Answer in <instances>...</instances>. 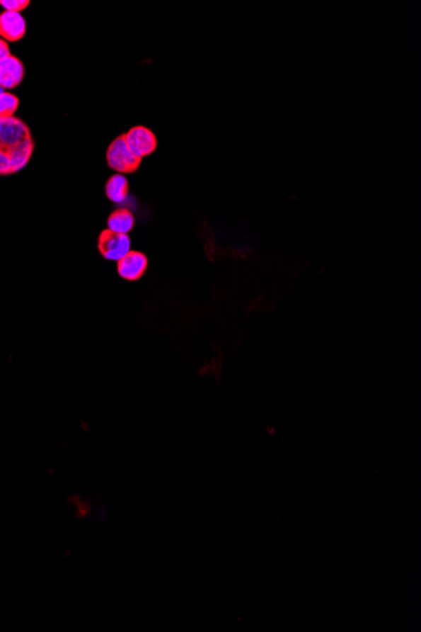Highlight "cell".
I'll return each mask as SVG.
<instances>
[{"label": "cell", "instance_id": "10", "mask_svg": "<svg viewBox=\"0 0 421 632\" xmlns=\"http://www.w3.org/2000/svg\"><path fill=\"white\" fill-rule=\"evenodd\" d=\"M19 106V98L11 92L0 94V118H12Z\"/></svg>", "mask_w": 421, "mask_h": 632}, {"label": "cell", "instance_id": "1", "mask_svg": "<svg viewBox=\"0 0 421 632\" xmlns=\"http://www.w3.org/2000/svg\"><path fill=\"white\" fill-rule=\"evenodd\" d=\"M35 142L28 125L16 116L0 118V176L21 172L30 161Z\"/></svg>", "mask_w": 421, "mask_h": 632}, {"label": "cell", "instance_id": "7", "mask_svg": "<svg viewBox=\"0 0 421 632\" xmlns=\"http://www.w3.org/2000/svg\"><path fill=\"white\" fill-rule=\"evenodd\" d=\"M23 77V64L19 61V58L11 55L6 60L0 61V86L4 90H11L21 85Z\"/></svg>", "mask_w": 421, "mask_h": 632}, {"label": "cell", "instance_id": "2", "mask_svg": "<svg viewBox=\"0 0 421 632\" xmlns=\"http://www.w3.org/2000/svg\"><path fill=\"white\" fill-rule=\"evenodd\" d=\"M106 159H108L109 167L120 174L137 171L140 166V161H142L132 153V150L129 149V147L125 143L124 135L116 138L113 143L110 144L109 149L106 153Z\"/></svg>", "mask_w": 421, "mask_h": 632}, {"label": "cell", "instance_id": "6", "mask_svg": "<svg viewBox=\"0 0 421 632\" xmlns=\"http://www.w3.org/2000/svg\"><path fill=\"white\" fill-rule=\"evenodd\" d=\"M25 19L21 13L3 12L0 14V37L8 42H17L25 35Z\"/></svg>", "mask_w": 421, "mask_h": 632}, {"label": "cell", "instance_id": "3", "mask_svg": "<svg viewBox=\"0 0 421 632\" xmlns=\"http://www.w3.org/2000/svg\"><path fill=\"white\" fill-rule=\"evenodd\" d=\"M98 252L106 260L117 263L132 252V240L129 235L116 234L106 229L98 237Z\"/></svg>", "mask_w": 421, "mask_h": 632}, {"label": "cell", "instance_id": "13", "mask_svg": "<svg viewBox=\"0 0 421 632\" xmlns=\"http://www.w3.org/2000/svg\"><path fill=\"white\" fill-rule=\"evenodd\" d=\"M6 91L3 87L0 86V94H3V92Z\"/></svg>", "mask_w": 421, "mask_h": 632}, {"label": "cell", "instance_id": "5", "mask_svg": "<svg viewBox=\"0 0 421 632\" xmlns=\"http://www.w3.org/2000/svg\"><path fill=\"white\" fill-rule=\"evenodd\" d=\"M148 268V259L144 254L130 252L127 256L117 261V273L125 281H138L144 276Z\"/></svg>", "mask_w": 421, "mask_h": 632}, {"label": "cell", "instance_id": "11", "mask_svg": "<svg viewBox=\"0 0 421 632\" xmlns=\"http://www.w3.org/2000/svg\"><path fill=\"white\" fill-rule=\"evenodd\" d=\"M28 0H0V6L6 12L21 13L29 6Z\"/></svg>", "mask_w": 421, "mask_h": 632}, {"label": "cell", "instance_id": "4", "mask_svg": "<svg viewBox=\"0 0 421 632\" xmlns=\"http://www.w3.org/2000/svg\"><path fill=\"white\" fill-rule=\"evenodd\" d=\"M125 143L139 159L151 154L156 148V135L145 127H134L124 135Z\"/></svg>", "mask_w": 421, "mask_h": 632}, {"label": "cell", "instance_id": "8", "mask_svg": "<svg viewBox=\"0 0 421 632\" xmlns=\"http://www.w3.org/2000/svg\"><path fill=\"white\" fill-rule=\"evenodd\" d=\"M134 224H135V220H134L133 213H130L127 208H117L110 215L109 219H108V230L116 232V234L129 235V232L133 230Z\"/></svg>", "mask_w": 421, "mask_h": 632}, {"label": "cell", "instance_id": "9", "mask_svg": "<svg viewBox=\"0 0 421 632\" xmlns=\"http://www.w3.org/2000/svg\"><path fill=\"white\" fill-rule=\"evenodd\" d=\"M105 191L110 201L116 205H122L129 197V182L127 177L120 173H116L108 181Z\"/></svg>", "mask_w": 421, "mask_h": 632}, {"label": "cell", "instance_id": "12", "mask_svg": "<svg viewBox=\"0 0 421 632\" xmlns=\"http://www.w3.org/2000/svg\"><path fill=\"white\" fill-rule=\"evenodd\" d=\"M9 56H11V50H9L8 43H6V40L0 38V61L6 60V58L9 57Z\"/></svg>", "mask_w": 421, "mask_h": 632}]
</instances>
